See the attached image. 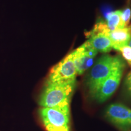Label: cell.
Segmentation results:
<instances>
[{"label": "cell", "instance_id": "obj_1", "mask_svg": "<svg viewBox=\"0 0 131 131\" xmlns=\"http://www.w3.org/2000/svg\"><path fill=\"white\" fill-rule=\"evenodd\" d=\"M75 87V81L52 82L47 80L40 95L39 104L41 107L70 106Z\"/></svg>", "mask_w": 131, "mask_h": 131}, {"label": "cell", "instance_id": "obj_2", "mask_svg": "<svg viewBox=\"0 0 131 131\" xmlns=\"http://www.w3.org/2000/svg\"><path fill=\"white\" fill-rule=\"evenodd\" d=\"M125 68V63L120 57L104 55L98 59L91 70L87 86L91 95L94 94L101 83L120 68Z\"/></svg>", "mask_w": 131, "mask_h": 131}, {"label": "cell", "instance_id": "obj_3", "mask_svg": "<svg viewBox=\"0 0 131 131\" xmlns=\"http://www.w3.org/2000/svg\"><path fill=\"white\" fill-rule=\"evenodd\" d=\"M39 113L47 131H70V106L41 107Z\"/></svg>", "mask_w": 131, "mask_h": 131}, {"label": "cell", "instance_id": "obj_4", "mask_svg": "<svg viewBox=\"0 0 131 131\" xmlns=\"http://www.w3.org/2000/svg\"><path fill=\"white\" fill-rule=\"evenodd\" d=\"M104 117L122 131L131 130V109L121 103H112L104 111Z\"/></svg>", "mask_w": 131, "mask_h": 131}, {"label": "cell", "instance_id": "obj_5", "mask_svg": "<svg viewBox=\"0 0 131 131\" xmlns=\"http://www.w3.org/2000/svg\"><path fill=\"white\" fill-rule=\"evenodd\" d=\"M77 70L70 53L50 70L48 81L52 82H68L75 81Z\"/></svg>", "mask_w": 131, "mask_h": 131}, {"label": "cell", "instance_id": "obj_6", "mask_svg": "<svg viewBox=\"0 0 131 131\" xmlns=\"http://www.w3.org/2000/svg\"><path fill=\"white\" fill-rule=\"evenodd\" d=\"M98 51L86 41L71 52L77 75H81L92 65Z\"/></svg>", "mask_w": 131, "mask_h": 131}, {"label": "cell", "instance_id": "obj_7", "mask_svg": "<svg viewBox=\"0 0 131 131\" xmlns=\"http://www.w3.org/2000/svg\"><path fill=\"white\" fill-rule=\"evenodd\" d=\"M124 69L120 68L116 70L101 83L92 95L95 100L99 103H103L112 95L119 86Z\"/></svg>", "mask_w": 131, "mask_h": 131}, {"label": "cell", "instance_id": "obj_8", "mask_svg": "<svg viewBox=\"0 0 131 131\" xmlns=\"http://www.w3.org/2000/svg\"><path fill=\"white\" fill-rule=\"evenodd\" d=\"M110 34L105 33L88 32L87 37L88 38V41L95 49L98 52H109L113 48L112 42L111 41Z\"/></svg>", "mask_w": 131, "mask_h": 131}, {"label": "cell", "instance_id": "obj_9", "mask_svg": "<svg viewBox=\"0 0 131 131\" xmlns=\"http://www.w3.org/2000/svg\"><path fill=\"white\" fill-rule=\"evenodd\" d=\"M109 37L112 42L113 49L115 50L119 47L127 45L131 38V25L111 31Z\"/></svg>", "mask_w": 131, "mask_h": 131}, {"label": "cell", "instance_id": "obj_10", "mask_svg": "<svg viewBox=\"0 0 131 131\" xmlns=\"http://www.w3.org/2000/svg\"><path fill=\"white\" fill-rule=\"evenodd\" d=\"M106 24L111 31L126 27L122 19V10H116L109 13L107 16Z\"/></svg>", "mask_w": 131, "mask_h": 131}, {"label": "cell", "instance_id": "obj_11", "mask_svg": "<svg viewBox=\"0 0 131 131\" xmlns=\"http://www.w3.org/2000/svg\"><path fill=\"white\" fill-rule=\"evenodd\" d=\"M117 50H118L122 53L123 57L128 63V64L131 67V47L129 46L125 45L123 46L119 47L117 49Z\"/></svg>", "mask_w": 131, "mask_h": 131}, {"label": "cell", "instance_id": "obj_12", "mask_svg": "<svg viewBox=\"0 0 131 131\" xmlns=\"http://www.w3.org/2000/svg\"><path fill=\"white\" fill-rule=\"evenodd\" d=\"M131 19V9L127 7L122 11V19L125 27L129 26Z\"/></svg>", "mask_w": 131, "mask_h": 131}, {"label": "cell", "instance_id": "obj_13", "mask_svg": "<svg viewBox=\"0 0 131 131\" xmlns=\"http://www.w3.org/2000/svg\"><path fill=\"white\" fill-rule=\"evenodd\" d=\"M124 89L128 97L131 100V71L127 75L124 80Z\"/></svg>", "mask_w": 131, "mask_h": 131}, {"label": "cell", "instance_id": "obj_14", "mask_svg": "<svg viewBox=\"0 0 131 131\" xmlns=\"http://www.w3.org/2000/svg\"><path fill=\"white\" fill-rule=\"evenodd\" d=\"M127 46H129V47H131V38H130V40H129V41L128 42V43H127Z\"/></svg>", "mask_w": 131, "mask_h": 131}, {"label": "cell", "instance_id": "obj_15", "mask_svg": "<svg viewBox=\"0 0 131 131\" xmlns=\"http://www.w3.org/2000/svg\"><path fill=\"white\" fill-rule=\"evenodd\" d=\"M128 131H131V130H128Z\"/></svg>", "mask_w": 131, "mask_h": 131}]
</instances>
